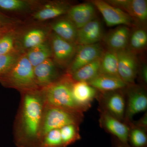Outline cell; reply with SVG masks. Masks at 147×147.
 Wrapping results in <instances>:
<instances>
[{
	"label": "cell",
	"mask_w": 147,
	"mask_h": 147,
	"mask_svg": "<svg viewBox=\"0 0 147 147\" xmlns=\"http://www.w3.org/2000/svg\"><path fill=\"white\" fill-rule=\"evenodd\" d=\"M141 75L143 81L145 83H147V66L146 65H144L141 69Z\"/></svg>",
	"instance_id": "obj_33"
},
{
	"label": "cell",
	"mask_w": 147,
	"mask_h": 147,
	"mask_svg": "<svg viewBox=\"0 0 147 147\" xmlns=\"http://www.w3.org/2000/svg\"><path fill=\"white\" fill-rule=\"evenodd\" d=\"M28 6L27 2L21 0H0V8L3 10H22Z\"/></svg>",
	"instance_id": "obj_31"
},
{
	"label": "cell",
	"mask_w": 147,
	"mask_h": 147,
	"mask_svg": "<svg viewBox=\"0 0 147 147\" xmlns=\"http://www.w3.org/2000/svg\"><path fill=\"white\" fill-rule=\"evenodd\" d=\"M129 139L134 147H144L147 144L146 134L141 127H135L129 131Z\"/></svg>",
	"instance_id": "obj_29"
},
{
	"label": "cell",
	"mask_w": 147,
	"mask_h": 147,
	"mask_svg": "<svg viewBox=\"0 0 147 147\" xmlns=\"http://www.w3.org/2000/svg\"><path fill=\"white\" fill-rule=\"evenodd\" d=\"M130 36V30L128 27L120 26L105 38V43L109 50L119 52L127 49Z\"/></svg>",
	"instance_id": "obj_12"
},
{
	"label": "cell",
	"mask_w": 147,
	"mask_h": 147,
	"mask_svg": "<svg viewBox=\"0 0 147 147\" xmlns=\"http://www.w3.org/2000/svg\"><path fill=\"white\" fill-rule=\"evenodd\" d=\"M67 13L68 19L79 29L94 19L95 7L92 2L83 3L69 8Z\"/></svg>",
	"instance_id": "obj_9"
},
{
	"label": "cell",
	"mask_w": 147,
	"mask_h": 147,
	"mask_svg": "<svg viewBox=\"0 0 147 147\" xmlns=\"http://www.w3.org/2000/svg\"><path fill=\"white\" fill-rule=\"evenodd\" d=\"M52 29L55 34L66 41L76 43L77 29L69 19H62L53 24Z\"/></svg>",
	"instance_id": "obj_18"
},
{
	"label": "cell",
	"mask_w": 147,
	"mask_h": 147,
	"mask_svg": "<svg viewBox=\"0 0 147 147\" xmlns=\"http://www.w3.org/2000/svg\"><path fill=\"white\" fill-rule=\"evenodd\" d=\"M5 19H6V18H5ZM1 19H0V20H1Z\"/></svg>",
	"instance_id": "obj_37"
},
{
	"label": "cell",
	"mask_w": 147,
	"mask_h": 147,
	"mask_svg": "<svg viewBox=\"0 0 147 147\" xmlns=\"http://www.w3.org/2000/svg\"><path fill=\"white\" fill-rule=\"evenodd\" d=\"M72 83L65 80L55 82L43 89L42 95L45 104L49 106L63 108L76 113L82 110L74 99L71 85Z\"/></svg>",
	"instance_id": "obj_3"
},
{
	"label": "cell",
	"mask_w": 147,
	"mask_h": 147,
	"mask_svg": "<svg viewBox=\"0 0 147 147\" xmlns=\"http://www.w3.org/2000/svg\"><path fill=\"white\" fill-rule=\"evenodd\" d=\"M78 47L69 69L71 74L101 57L103 53V49L99 43L79 45Z\"/></svg>",
	"instance_id": "obj_7"
},
{
	"label": "cell",
	"mask_w": 147,
	"mask_h": 147,
	"mask_svg": "<svg viewBox=\"0 0 147 147\" xmlns=\"http://www.w3.org/2000/svg\"><path fill=\"white\" fill-rule=\"evenodd\" d=\"M34 72L37 84L42 89L55 83L58 74L55 64L50 58L34 67Z\"/></svg>",
	"instance_id": "obj_11"
},
{
	"label": "cell",
	"mask_w": 147,
	"mask_h": 147,
	"mask_svg": "<svg viewBox=\"0 0 147 147\" xmlns=\"http://www.w3.org/2000/svg\"><path fill=\"white\" fill-rule=\"evenodd\" d=\"M92 3L101 13L108 26L119 25L127 26L132 25L133 18L125 11L111 5L105 1L95 0Z\"/></svg>",
	"instance_id": "obj_5"
},
{
	"label": "cell",
	"mask_w": 147,
	"mask_h": 147,
	"mask_svg": "<svg viewBox=\"0 0 147 147\" xmlns=\"http://www.w3.org/2000/svg\"><path fill=\"white\" fill-rule=\"evenodd\" d=\"M5 19L0 20V38L11 31V28Z\"/></svg>",
	"instance_id": "obj_32"
},
{
	"label": "cell",
	"mask_w": 147,
	"mask_h": 147,
	"mask_svg": "<svg viewBox=\"0 0 147 147\" xmlns=\"http://www.w3.org/2000/svg\"><path fill=\"white\" fill-rule=\"evenodd\" d=\"M21 55L15 51L7 55H0V76L8 71Z\"/></svg>",
	"instance_id": "obj_28"
},
{
	"label": "cell",
	"mask_w": 147,
	"mask_h": 147,
	"mask_svg": "<svg viewBox=\"0 0 147 147\" xmlns=\"http://www.w3.org/2000/svg\"><path fill=\"white\" fill-rule=\"evenodd\" d=\"M45 33L43 30L35 29L28 32L24 36L23 44L24 47L30 49L44 42Z\"/></svg>",
	"instance_id": "obj_25"
},
{
	"label": "cell",
	"mask_w": 147,
	"mask_h": 147,
	"mask_svg": "<svg viewBox=\"0 0 147 147\" xmlns=\"http://www.w3.org/2000/svg\"><path fill=\"white\" fill-rule=\"evenodd\" d=\"M6 18L5 17V16H4L3 14H2L0 12V19H5Z\"/></svg>",
	"instance_id": "obj_36"
},
{
	"label": "cell",
	"mask_w": 147,
	"mask_h": 147,
	"mask_svg": "<svg viewBox=\"0 0 147 147\" xmlns=\"http://www.w3.org/2000/svg\"><path fill=\"white\" fill-rule=\"evenodd\" d=\"M96 90L86 82H75L71 85L74 99L82 110L94 99L96 95Z\"/></svg>",
	"instance_id": "obj_13"
},
{
	"label": "cell",
	"mask_w": 147,
	"mask_h": 147,
	"mask_svg": "<svg viewBox=\"0 0 147 147\" xmlns=\"http://www.w3.org/2000/svg\"><path fill=\"white\" fill-rule=\"evenodd\" d=\"M102 36L101 23L94 18L77 30L76 42L80 45L96 44L102 39Z\"/></svg>",
	"instance_id": "obj_8"
},
{
	"label": "cell",
	"mask_w": 147,
	"mask_h": 147,
	"mask_svg": "<svg viewBox=\"0 0 147 147\" xmlns=\"http://www.w3.org/2000/svg\"><path fill=\"white\" fill-rule=\"evenodd\" d=\"M63 147H66L80 139L77 125L69 124L60 129Z\"/></svg>",
	"instance_id": "obj_26"
},
{
	"label": "cell",
	"mask_w": 147,
	"mask_h": 147,
	"mask_svg": "<svg viewBox=\"0 0 147 147\" xmlns=\"http://www.w3.org/2000/svg\"><path fill=\"white\" fill-rule=\"evenodd\" d=\"M100 59L82 67L71 74L72 79L75 82H88L100 73Z\"/></svg>",
	"instance_id": "obj_19"
},
{
	"label": "cell",
	"mask_w": 147,
	"mask_h": 147,
	"mask_svg": "<svg viewBox=\"0 0 147 147\" xmlns=\"http://www.w3.org/2000/svg\"><path fill=\"white\" fill-rule=\"evenodd\" d=\"M147 96L146 92L140 89H134L128 93L125 115L131 119L135 115L146 110Z\"/></svg>",
	"instance_id": "obj_14"
},
{
	"label": "cell",
	"mask_w": 147,
	"mask_h": 147,
	"mask_svg": "<svg viewBox=\"0 0 147 147\" xmlns=\"http://www.w3.org/2000/svg\"><path fill=\"white\" fill-rule=\"evenodd\" d=\"M77 113L45 104L40 133L41 143L43 137L51 130L60 129L68 125H77L79 120Z\"/></svg>",
	"instance_id": "obj_4"
},
{
	"label": "cell",
	"mask_w": 147,
	"mask_h": 147,
	"mask_svg": "<svg viewBox=\"0 0 147 147\" xmlns=\"http://www.w3.org/2000/svg\"><path fill=\"white\" fill-rule=\"evenodd\" d=\"M102 122L104 127L117 137L118 141L127 143L130 131L127 125L106 112L102 114Z\"/></svg>",
	"instance_id": "obj_15"
},
{
	"label": "cell",
	"mask_w": 147,
	"mask_h": 147,
	"mask_svg": "<svg viewBox=\"0 0 147 147\" xmlns=\"http://www.w3.org/2000/svg\"><path fill=\"white\" fill-rule=\"evenodd\" d=\"M139 125L142 127H146L147 125V117L146 115L144 116L139 121Z\"/></svg>",
	"instance_id": "obj_34"
},
{
	"label": "cell",
	"mask_w": 147,
	"mask_h": 147,
	"mask_svg": "<svg viewBox=\"0 0 147 147\" xmlns=\"http://www.w3.org/2000/svg\"><path fill=\"white\" fill-rule=\"evenodd\" d=\"M69 9L68 6L61 3L48 5L35 13L34 18L39 21L52 19L67 13Z\"/></svg>",
	"instance_id": "obj_22"
},
{
	"label": "cell",
	"mask_w": 147,
	"mask_h": 147,
	"mask_svg": "<svg viewBox=\"0 0 147 147\" xmlns=\"http://www.w3.org/2000/svg\"><path fill=\"white\" fill-rule=\"evenodd\" d=\"M51 49L55 59L58 63L64 65L75 55V44L66 41L54 34L52 37Z\"/></svg>",
	"instance_id": "obj_10"
},
{
	"label": "cell",
	"mask_w": 147,
	"mask_h": 147,
	"mask_svg": "<svg viewBox=\"0 0 147 147\" xmlns=\"http://www.w3.org/2000/svg\"><path fill=\"white\" fill-rule=\"evenodd\" d=\"M40 147H63L60 129L47 132L42 138Z\"/></svg>",
	"instance_id": "obj_27"
},
{
	"label": "cell",
	"mask_w": 147,
	"mask_h": 147,
	"mask_svg": "<svg viewBox=\"0 0 147 147\" xmlns=\"http://www.w3.org/2000/svg\"><path fill=\"white\" fill-rule=\"evenodd\" d=\"M0 83L4 87L14 88L24 93L38 90L40 88L34 67L26 55H21L12 67L0 76Z\"/></svg>",
	"instance_id": "obj_2"
},
{
	"label": "cell",
	"mask_w": 147,
	"mask_h": 147,
	"mask_svg": "<svg viewBox=\"0 0 147 147\" xmlns=\"http://www.w3.org/2000/svg\"><path fill=\"white\" fill-rule=\"evenodd\" d=\"M52 55L51 47L46 42H43L29 49L26 55L33 67H34L50 59Z\"/></svg>",
	"instance_id": "obj_20"
},
{
	"label": "cell",
	"mask_w": 147,
	"mask_h": 147,
	"mask_svg": "<svg viewBox=\"0 0 147 147\" xmlns=\"http://www.w3.org/2000/svg\"><path fill=\"white\" fill-rule=\"evenodd\" d=\"M100 73L119 78L117 52L108 50L103 53L100 59Z\"/></svg>",
	"instance_id": "obj_21"
},
{
	"label": "cell",
	"mask_w": 147,
	"mask_h": 147,
	"mask_svg": "<svg viewBox=\"0 0 147 147\" xmlns=\"http://www.w3.org/2000/svg\"><path fill=\"white\" fill-rule=\"evenodd\" d=\"M129 15L141 23L146 22L147 19L146 0H131Z\"/></svg>",
	"instance_id": "obj_23"
},
{
	"label": "cell",
	"mask_w": 147,
	"mask_h": 147,
	"mask_svg": "<svg viewBox=\"0 0 147 147\" xmlns=\"http://www.w3.org/2000/svg\"><path fill=\"white\" fill-rule=\"evenodd\" d=\"M105 105L106 113L119 120L123 119L126 108L124 98L121 94L115 92L108 96L105 99Z\"/></svg>",
	"instance_id": "obj_17"
},
{
	"label": "cell",
	"mask_w": 147,
	"mask_h": 147,
	"mask_svg": "<svg viewBox=\"0 0 147 147\" xmlns=\"http://www.w3.org/2000/svg\"><path fill=\"white\" fill-rule=\"evenodd\" d=\"M89 84L96 89L104 92H111L123 88L126 86L119 77L99 73Z\"/></svg>",
	"instance_id": "obj_16"
},
{
	"label": "cell",
	"mask_w": 147,
	"mask_h": 147,
	"mask_svg": "<svg viewBox=\"0 0 147 147\" xmlns=\"http://www.w3.org/2000/svg\"><path fill=\"white\" fill-rule=\"evenodd\" d=\"M117 53L119 77L126 85L132 84L138 71V61L135 54L127 49Z\"/></svg>",
	"instance_id": "obj_6"
},
{
	"label": "cell",
	"mask_w": 147,
	"mask_h": 147,
	"mask_svg": "<svg viewBox=\"0 0 147 147\" xmlns=\"http://www.w3.org/2000/svg\"><path fill=\"white\" fill-rule=\"evenodd\" d=\"M14 51V37L10 31L0 38V55H7Z\"/></svg>",
	"instance_id": "obj_30"
},
{
	"label": "cell",
	"mask_w": 147,
	"mask_h": 147,
	"mask_svg": "<svg viewBox=\"0 0 147 147\" xmlns=\"http://www.w3.org/2000/svg\"><path fill=\"white\" fill-rule=\"evenodd\" d=\"M45 105L42 92L24 93L15 136L17 147H40V133Z\"/></svg>",
	"instance_id": "obj_1"
},
{
	"label": "cell",
	"mask_w": 147,
	"mask_h": 147,
	"mask_svg": "<svg viewBox=\"0 0 147 147\" xmlns=\"http://www.w3.org/2000/svg\"><path fill=\"white\" fill-rule=\"evenodd\" d=\"M147 44V34L144 29H137L130 35L128 45L132 52L143 50Z\"/></svg>",
	"instance_id": "obj_24"
},
{
	"label": "cell",
	"mask_w": 147,
	"mask_h": 147,
	"mask_svg": "<svg viewBox=\"0 0 147 147\" xmlns=\"http://www.w3.org/2000/svg\"><path fill=\"white\" fill-rule=\"evenodd\" d=\"M114 147H130L127 144V143L125 144V143H122L118 141L116 142L115 145Z\"/></svg>",
	"instance_id": "obj_35"
}]
</instances>
